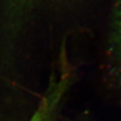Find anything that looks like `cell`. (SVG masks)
<instances>
[{
  "label": "cell",
  "mask_w": 121,
  "mask_h": 121,
  "mask_svg": "<svg viewBox=\"0 0 121 121\" xmlns=\"http://www.w3.org/2000/svg\"><path fill=\"white\" fill-rule=\"evenodd\" d=\"M73 69L62 63L53 71L37 108L29 121H56L62 102L73 82Z\"/></svg>",
  "instance_id": "1"
},
{
  "label": "cell",
  "mask_w": 121,
  "mask_h": 121,
  "mask_svg": "<svg viewBox=\"0 0 121 121\" xmlns=\"http://www.w3.org/2000/svg\"><path fill=\"white\" fill-rule=\"evenodd\" d=\"M117 32L120 54L121 55V0H119V5L117 13Z\"/></svg>",
  "instance_id": "2"
}]
</instances>
